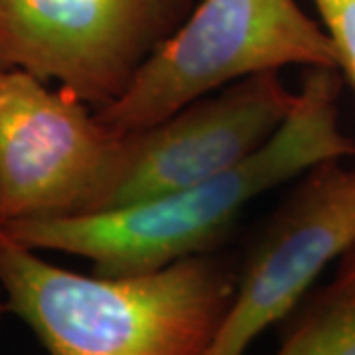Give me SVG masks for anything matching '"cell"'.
Instances as JSON below:
<instances>
[{
	"label": "cell",
	"instance_id": "6da1fadb",
	"mask_svg": "<svg viewBox=\"0 0 355 355\" xmlns=\"http://www.w3.org/2000/svg\"><path fill=\"white\" fill-rule=\"evenodd\" d=\"M342 87L338 69L310 67L279 132L245 162L196 186L105 214L2 229L32 251L89 259L101 277L153 272L191 254L211 253L257 198L320 162L355 156V140L340 127Z\"/></svg>",
	"mask_w": 355,
	"mask_h": 355
},
{
	"label": "cell",
	"instance_id": "7a4b0ae2",
	"mask_svg": "<svg viewBox=\"0 0 355 355\" xmlns=\"http://www.w3.org/2000/svg\"><path fill=\"white\" fill-rule=\"evenodd\" d=\"M237 286L227 259L191 254L130 277L79 275L0 227V291L50 355H205Z\"/></svg>",
	"mask_w": 355,
	"mask_h": 355
},
{
	"label": "cell",
	"instance_id": "3957f363",
	"mask_svg": "<svg viewBox=\"0 0 355 355\" xmlns=\"http://www.w3.org/2000/svg\"><path fill=\"white\" fill-rule=\"evenodd\" d=\"M292 65L338 69L330 38L296 0H202L127 93L93 113L114 135H132L229 83Z\"/></svg>",
	"mask_w": 355,
	"mask_h": 355
},
{
	"label": "cell",
	"instance_id": "277c9868",
	"mask_svg": "<svg viewBox=\"0 0 355 355\" xmlns=\"http://www.w3.org/2000/svg\"><path fill=\"white\" fill-rule=\"evenodd\" d=\"M132 154L130 135L22 69L0 67V227L105 214Z\"/></svg>",
	"mask_w": 355,
	"mask_h": 355
},
{
	"label": "cell",
	"instance_id": "5b68a950",
	"mask_svg": "<svg viewBox=\"0 0 355 355\" xmlns=\"http://www.w3.org/2000/svg\"><path fill=\"white\" fill-rule=\"evenodd\" d=\"M191 12V0H0V67L93 111L121 99Z\"/></svg>",
	"mask_w": 355,
	"mask_h": 355
},
{
	"label": "cell",
	"instance_id": "8992f818",
	"mask_svg": "<svg viewBox=\"0 0 355 355\" xmlns=\"http://www.w3.org/2000/svg\"><path fill=\"white\" fill-rule=\"evenodd\" d=\"M355 241V168L342 158L296 178L249 247L223 326L205 355H245L291 316L312 284Z\"/></svg>",
	"mask_w": 355,
	"mask_h": 355
},
{
	"label": "cell",
	"instance_id": "52a82bcc",
	"mask_svg": "<svg viewBox=\"0 0 355 355\" xmlns=\"http://www.w3.org/2000/svg\"><path fill=\"white\" fill-rule=\"evenodd\" d=\"M296 91L279 71L245 77L132 132L127 178L113 209L196 186L245 162L288 119Z\"/></svg>",
	"mask_w": 355,
	"mask_h": 355
},
{
	"label": "cell",
	"instance_id": "ba28073f",
	"mask_svg": "<svg viewBox=\"0 0 355 355\" xmlns=\"http://www.w3.org/2000/svg\"><path fill=\"white\" fill-rule=\"evenodd\" d=\"M272 355H355V241L336 261L331 279L286 318Z\"/></svg>",
	"mask_w": 355,
	"mask_h": 355
},
{
	"label": "cell",
	"instance_id": "9c48e42d",
	"mask_svg": "<svg viewBox=\"0 0 355 355\" xmlns=\"http://www.w3.org/2000/svg\"><path fill=\"white\" fill-rule=\"evenodd\" d=\"M314 6L334 46L343 83L355 93V0H314Z\"/></svg>",
	"mask_w": 355,
	"mask_h": 355
},
{
	"label": "cell",
	"instance_id": "30bf717a",
	"mask_svg": "<svg viewBox=\"0 0 355 355\" xmlns=\"http://www.w3.org/2000/svg\"><path fill=\"white\" fill-rule=\"evenodd\" d=\"M8 312V304H6V298H4V294L0 291V316H4Z\"/></svg>",
	"mask_w": 355,
	"mask_h": 355
}]
</instances>
